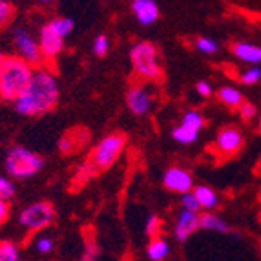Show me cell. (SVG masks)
<instances>
[{
  "label": "cell",
  "instance_id": "obj_35",
  "mask_svg": "<svg viewBox=\"0 0 261 261\" xmlns=\"http://www.w3.org/2000/svg\"><path fill=\"white\" fill-rule=\"evenodd\" d=\"M9 218V201L0 196V226L4 225Z\"/></svg>",
  "mask_w": 261,
  "mask_h": 261
},
{
  "label": "cell",
  "instance_id": "obj_38",
  "mask_svg": "<svg viewBox=\"0 0 261 261\" xmlns=\"http://www.w3.org/2000/svg\"><path fill=\"white\" fill-rule=\"evenodd\" d=\"M259 132H261V117H259Z\"/></svg>",
  "mask_w": 261,
  "mask_h": 261
},
{
  "label": "cell",
  "instance_id": "obj_14",
  "mask_svg": "<svg viewBox=\"0 0 261 261\" xmlns=\"http://www.w3.org/2000/svg\"><path fill=\"white\" fill-rule=\"evenodd\" d=\"M232 53L241 62L250 64H261V46L252 42H236L232 46Z\"/></svg>",
  "mask_w": 261,
  "mask_h": 261
},
{
  "label": "cell",
  "instance_id": "obj_24",
  "mask_svg": "<svg viewBox=\"0 0 261 261\" xmlns=\"http://www.w3.org/2000/svg\"><path fill=\"white\" fill-rule=\"evenodd\" d=\"M196 48L199 49L201 53H205V55H214V53L219 49V46L214 39H208V37H199V39L196 40Z\"/></svg>",
  "mask_w": 261,
  "mask_h": 261
},
{
  "label": "cell",
  "instance_id": "obj_5",
  "mask_svg": "<svg viewBox=\"0 0 261 261\" xmlns=\"http://www.w3.org/2000/svg\"><path fill=\"white\" fill-rule=\"evenodd\" d=\"M130 61L135 75L144 81H155L161 77V64L157 59V49L152 42H137L130 49Z\"/></svg>",
  "mask_w": 261,
  "mask_h": 261
},
{
  "label": "cell",
  "instance_id": "obj_2",
  "mask_svg": "<svg viewBox=\"0 0 261 261\" xmlns=\"http://www.w3.org/2000/svg\"><path fill=\"white\" fill-rule=\"evenodd\" d=\"M33 70L35 68L22 57H4L0 64V99L13 102L28 86Z\"/></svg>",
  "mask_w": 261,
  "mask_h": 261
},
{
  "label": "cell",
  "instance_id": "obj_25",
  "mask_svg": "<svg viewBox=\"0 0 261 261\" xmlns=\"http://www.w3.org/2000/svg\"><path fill=\"white\" fill-rule=\"evenodd\" d=\"M259 79H261V70L257 64H250V68L241 73V83L247 84V86H252V84L259 83Z\"/></svg>",
  "mask_w": 261,
  "mask_h": 261
},
{
  "label": "cell",
  "instance_id": "obj_11",
  "mask_svg": "<svg viewBox=\"0 0 261 261\" xmlns=\"http://www.w3.org/2000/svg\"><path fill=\"white\" fill-rule=\"evenodd\" d=\"M199 212L194 210L183 208L179 212L177 219L174 225V236L177 241H187L190 236L196 234V230H199Z\"/></svg>",
  "mask_w": 261,
  "mask_h": 261
},
{
  "label": "cell",
  "instance_id": "obj_6",
  "mask_svg": "<svg viewBox=\"0 0 261 261\" xmlns=\"http://www.w3.org/2000/svg\"><path fill=\"white\" fill-rule=\"evenodd\" d=\"M55 219V208L48 201H37L18 214V223L28 232H39L49 226Z\"/></svg>",
  "mask_w": 261,
  "mask_h": 261
},
{
  "label": "cell",
  "instance_id": "obj_1",
  "mask_svg": "<svg viewBox=\"0 0 261 261\" xmlns=\"http://www.w3.org/2000/svg\"><path fill=\"white\" fill-rule=\"evenodd\" d=\"M59 102V83L51 70L37 66L28 86L13 100L15 110L26 117H37L42 113H48Z\"/></svg>",
  "mask_w": 261,
  "mask_h": 261
},
{
  "label": "cell",
  "instance_id": "obj_29",
  "mask_svg": "<svg viewBox=\"0 0 261 261\" xmlns=\"http://www.w3.org/2000/svg\"><path fill=\"white\" fill-rule=\"evenodd\" d=\"M110 49V39L106 35H99L93 40V53L97 57H105Z\"/></svg>",
  "mask_w": 261,
  "mask_h": 261
},
{
  "label": "cell",
  "instance_id": "obj_36",
  "mask_svg": "<svg viewBox=\"0 0 261 261\" xmlns=\"http://www.w3.org/2000/svg\"><path fill=\"white\" fill-rule=\"evenodd\" d=\"M37 2H39V4H42V6H48V4H53L55 0H37Z\"/></svg>",
  "mask_w": 261,
  "mask_h": 261
},
{
  "label": "cell",
  "instance_id": "obj_4",
  "mask_svg": "<svg viewBox=\"0 0 261 261\" xmlns=\"http://www.w3.org/2000/svg\"><path fill=\"white\" fill-rule=\"evenodd\" d=\"M126 148V137L121 132H113V134L106 135L97 143V146L93 148L92 155H90V165L100 172V170H106L110 166H113L117 163V159L122 155Z\"/></svg>",
  "mask_w": 261,
  "mask_h": 261
},
{
  "label": "cell",
  "instance_id": "obj_19",
  "mask_svg": "<svg viewBox=\"0 0 261 261\" xmlns=\"http://www.w3.org/2000/svg\"><path fill=\"white\" fill-rule=\"evenodd\" d=\"M218 99L221 100L226 108H236V110H238V106H240L241 102H243V95H241L240 90H238V88H234V86L219 88Z\"/></svg>",
  "mask_w": 261,
  "mask_h": 261
},
{
  "label": "cell",
  "instance_id": "obj_32",
  "mask_svg": "<svg viewBox=\"0 0 261 261\" xmlns=\"http://www.w3.org/2000/svg\"><path fill=\"white\" fill-rule=\"evenodd\" d=\"M35 248H37V252H40V254L51 252L53 250V240L51 238H48V236H40L35 243Z\"/></svg>",
  "mask_w": 261,
  "mask_h": 261
},
{
  "label": "cell",
  "instance_id": "obj_30",
  "mask_svg": "<svg viewBox=\"0 0 261 261\" xmlns=\"http://www.w3.org/2000/svg\"><path fill=\"white\" fill-rule=\"evenodd\" d=\"M0 196L4 199H11L15 197V183L8 177H0Z\"/></svg>",
  "mask_w": 261,
  "mask_h": 261
},
{
  "label": "cell",
  "instance_id": "obj_13",
  "mask_svg": "<svg viewBox=\"0 0 261 261\" xmlns=\"http://www.w3.org/2000/svg\"><path fill=\"white\" fill-rule=\"evenodd\" d=\"M132 11H134L135 18L143 26H150L159 18V8L153 0H134L132 2Z\"/></svg>",
  "mask_w": 261,
  "mask_h": 261
},
{
  "label": "cell",
  "instance_id": "obj_23",
  "mask_svg": "<svg viewBox=\"0 0 261 261\" xmlns=\"http://www.w3.org/2000/svg\"><path fill=\"white\" fill-rule=\"evenodd\" d=\"M181 122H183L185 126H190V128H194V130L201 132L203 126H205V117H203L199 112H196V110H190V112H187L183 115V121Z\"/></svg>",
  "mask_w": 261,
  "mask_h": 261
},
{
  "label": "cell",
  "instance_id": "obj_10",
  "mask_svg": "<svg viewBox=\"0 0 261 261\" xmlns=\"http://www.w3.org/2000/svg\"><path fill=\"white\" fill-rule=\"evenodd\" d=\"M126 105L134 115H146L152 108V95L143 84H134L126 92Z\"/></svg>",
  "mask_w": 261,
  "mask_h": 261
},
{
  "label": "cell",
  "instance_id": "obj_21",
  "mask_svg": "<svg viewBox=\"0 0 261 261\" xmlns=\"http://www.w3.org/2000/svg\"><path fill=\"white\" fill-rule=\"evenodd\" d=\"M48 26L55 31L57 35H61L62 39L70 35L71 30H73V20L68 17H59V18H53V20L48 22Z\"/></svg>",
  "mask_w": 261,
  "mask_h": 261
},
{
  "label": "cell",
  "instance_id": "obj_34",
  "mask_svg": "<svg viewBox=\"0 0 261 261\" xmlns=\"http://www.w3.org/2000/svg\"><path fill=\"white\" fill-rule=\"evenodd\" d=\"M196 92L199 93L201 97H210L214 93L212 84H210L208 81H199V83L196 84Z\"/></svg>",
  "mask_w": 261,
  "mask_h": 261
},
{
  "label": "cell",
  "instance_id": "obj_18",
  "mask_svg": "<svg viewBox=\"0 0 261 261\" xmlns=\"http://www.w3.org/2000/svg\"><path fill=\"white\" fill-rule=\"evenodd\" d=\"M199 226L201 228H205V230H212V232H230V226L226 225V221H223L219 216L212 214V210H206L205 214H201L199 216Z\"/></svg>",
  "mask_w": 261,
  "mask_h": 261
},
{
  "label": "cell",
  "instance_id": "obj_33",
  "mask_svg": "<svg viewBox=\"0 0 261 261\" xmlns=\"http://www.w3.org/2000/svg\"><path fill=\"white\" fill-rule=\"evenodd\" d=\"M97 257H99V247L95 245L93 238H86V252L83 259H97Z\"/></svg>",
  "mask_w": 261,
  "mask_h": 261
},
{
  "label": "cell",
  "instance_id": "obj_3",
  "mask_svg": "<svg viewBox=\"0 0 261 261\" xmlns=\"http://www.w3.org/2000/svg\"><path fill=\"white\" fill-rule=\"evenodd\" d=\"M44 166L42 157L24 146H13L6 155V170L15 179H28L39 174Z\"/></svg>",
  "mask_w": 261,
  "mask_h": 261
},
{
  "label": "cell",
  "instance_id": "obj_22",
  "mask_svg": "<svg viewBox=\"0 0 261 261\" xmlns=\"http://www.w3.org/2000/svg\"><path fill=\"white\" fill-rule=\"evenodd\" d=\"M20 257V250L11 241H0V261H17Z\"/></svg>",
  "mask_w": 261,
  "mask_h": 261
},
{
  "label": "cell",
  "instance_id": "obj_12",
  "mask_svg": "<svg viewBox=\"0 0 261 261\" xmlns=\"http://www.w3.org/2000/svg\"><path fill=\"white\" fill-rule=\"evenodd\" d=\"M39 44H40V49H42L44 59L51 61V59H55V57L62 51V48H64V39H62L61 35H57L48 24H44L39 33Z\"/></svg>",
  "mask_w": 261,
  "mask_h": 261
},
{
  "label": "cell",
  "instance_id": "obj_15",
  "mask_svg": "<svg viewBox=\"0 0 261 261\" xmlns=\"http://www.w3.org/2000/svg\"><path fill=\"white\" fill-rule=\"evenodd\" d=\"M90 139V134L86 130H70L68 134L62 135V139L59 141V148L64 153L77 152L79 148H83L86 141Z\"/></svg>",
  "mask_w": 261,
  "mask_h": 261
},
{
  "label": "cell",
  "instance_id": "obj_27",
  "mask_svg": "<svg viewBox=\"0 0 261 261\" xmlns=\"http://www.w3.org/2000/svg\"><path fill=\"white\" fill-rule=\"evenodd\" d=\"M181 206L187 210L199 212L201 205H199V201H197L196 194H194V190H188V192H185V194H181Z\"/></svg>",
  "mask_w": 261,
  "mask_h": 261
},
{
  "label": "cell",
  "instance_id": "obj_8",
  "mask_svg": "<svg viewBox=\"0 0 261 261\" xmlns=\"http://www.w3.org/2000/svg\"><path fill=\"white\" fill-rule=\"evenodd\" d=\"M241 148H243V135L234 126L223 128L218 134V137H216V143H214V150L223 157L234 155Z\"/></svg>",
  "mask_w": 261,
  "mask_h": 261
},
{
  "label": "cell",
  "instance_id": "obj_28",
  "mask_svg": "<svg viewBox=\"0 0 261 261\" xmlns=\"http://www.w3.org/2000/svg\"><path fill=\"white\" fill-rule=\"evenodd\" d=\"M144 232H146V236H150V238H153V236H159V232H161V219L157 218V216H148L146 218V225H144Z\"/></svg>",
  "mask_w": 261,
  "mask_h": 261
},
{
  "label": "cell",
  "instance_id": "obj_9",
  "mask_svg": "<svg viewBox=\"0 0 261 261\" xmlns=\"http://www.w3.org/2000/svg\"><path fill=\"white\" fill-rule=\"evenodd\" d=\"M163 185L166 190L174 192V194H185L194 188V177L188 170L181 168V166H172L163 175Z\"/></svg>",
  "mask_w": 261,
  "mask_h": 261
},
{
  "label": "cell",
  "instance_id": "obj_26",
  "mask_svg": "<svg viewBox=\"0 0 261 261\" xmlns=\"http://www.w3.org/2000/svg\"><path fill=\"white\" fill-rule=\"evenodd\" d=\"M13 13H15L13 4L9 0H0V28H4L6 24L11 22Z\"/></svg>",
  "mask_w": 261,
  "mask_h": 261
},
{
  "label": "cell",
  "instance_id": "obj_20",
  "mask_svg": "<svg viewBox=\"0 0 261 261\" xmlns=\"http://www.w3.org/2000/svg\"><path fill=\"white\" fill-rule=\"evenodd\" d=\"M172 137L181 144H192L197 141L199 132L194 130V128H190V126H185L183 122H181L179 126H175L174 130H172Z\"/></svg>",
  "mask_w": 261,
  "mask_h": 261
},
{
  "label": "cell",
  "instance_id": "obj_31",
  "mask_svg": "<svg viewBox=\"0 0 261 261\" xmlns=\"http://www.w3.org/2000/svg\"><path fill=\"white\" fill-rule=\"evenodd\" d=\"M238 112H240V117L243 119V121H252L254 117H256V106L252 105V102H241L240 106H238Z\"/></svg>",
  "mask_w": 261,
  "mask_h": 261
},
{
  "label": "cell",
  "instance_id": "obj_17",
  "mask_svg": "<svg viewBox=\"0 0 261 261\" xmlns=\"http://www.w3.org/2000/svg\"><path fill=\"white\" fill-rule=\"evenodd\" d=\"M168 254H170L168 241H166L165 238H161V236H153L152 240H150L148 247H146V256H148V259L161 261V259H165Z\"/></svg>",
  "mask_w": 261,
  "mask_h": 261
},
{
  "label": "cell",
  "instance_id": "obj_37",
  "mask_svg": "<svg viewBox=\"0 0 261 261\" xmlns=\"http://www.w3.org/2000/svg\"><path fill=\"white\" fill-rule=\"evenodd\" d=\"M2 59H4V55H2V53H0V64H2Z\"/></svg>",
  "mask_w": 261,
  "mask_h": 261
},
{
  "label": "cell",
  "instance_id": "obj_7",
  "mask_svg": "<svg viewBox=\"0 0 261 261\" xmlns=\"http://www.w3.org/2000/svg\"><path fill=\"white\" fill-rule=\"evenodd\" d=\"M13 44L18 57H22L26 62H30L33 68L42 66L44 55H42V49H40V44L30 31L24 30V28H17L13 31Z\"/></svg>",
  "mask_w": 261,
  "mask_h": 261
},
{
  "label": "cell",
  "instance_id": "obj_16",
  "mask_svg": "<svg viewBox=\"0 0 261 261\" xmlns=\"http://www.w3.org/2000/svg\"><path fill=\"white\" fill-rule=\"evenodd\" d=\"M192 190H194V194H196L197 201H199L201 210H214L216 206L219 205L218 194H216V192H214L210 187H206V185H199V187H194Z\"/></svg>",
  "mask_w": 261,
  "mask_h": 261
}]
</instances>
